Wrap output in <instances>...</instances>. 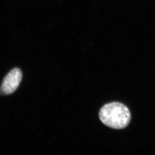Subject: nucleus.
Returning a JSON list of instances; mask_svg holds the SVG:
<instances>
[{
    "instance_id": "f257e3e1",
    "label": "nucleus",
    "mask_w": 155,
    "mask_h": 155,
    "mask_svg": "<svg viewBox=\"0 0 155 155\" xmlns=\"http://www.w3.org/2000/svg\"><path fill=\"white\" fill-rule=\"evenodd\" d=\"M99 117L103 124L115 129L125 128L130 123L131 119L127 107L118 102L105 105L100 111Z\"/></svg>"
},
{
    "instance_id": "f03ea898",
    "label": "nucleus",
    "mask_w": 155,
    "mask_h": 155,
    "mask_svg": "<svg viewBox=\"0 0 155 155\" xmlns=\"http://www.w3.org/2000/svg\"><path fill=\"white\" fill-rule=\"evenodd\" d=\"M22 73L20 69H12L4 79L0 89L3 95H8L14 93L18 88L22 80Z\"/></svg>"
}]
</instances>
